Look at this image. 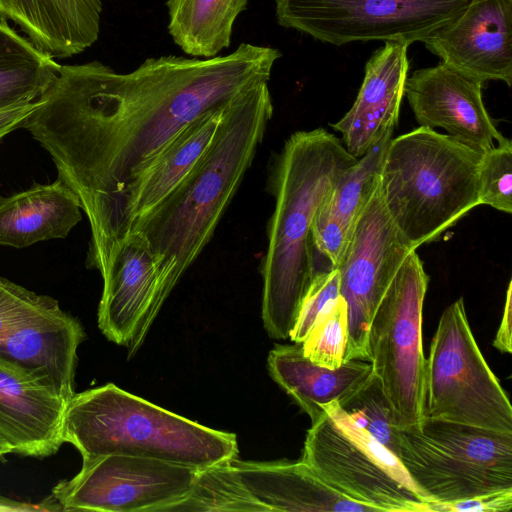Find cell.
Instances as JSON below:
<instances>
[{"label":"cell","instance_id":"cell-29","mask_svg":"<svg viewBox=\"0 0 512 512\" xmlns=\"http://www.w3.org/2000/svg\"><path fill=\"white\" fill-rule=\"evenodd\" d=\"M479 202L512 213V142L505 138L482 154L479 170Z\"/></svg>","mask_w":512,"mask_h":512},{"label":"cell","instance_id":"cell-4","mask_svg":"<svg viewBox=\"0 0 512 512\" xmlns=\"http://www.w3.org/2000/svg\"><path fill=\"white\" fill-rule=\"evenodd\" d=\"M62 441L83 460L127 455L209 468L238 454L235 434L191 421L112 383L75 393L67 402Z\"/></svg>","mask_w":512,"mask_h":512},{"label":"cell","instance_id":"cell-33","mask_svg":"<svg viewBox=\"0 0 512 512\" xmlns=\"http://www.w3.org/2000/svg\"><path fill=\"white\" fill-rule=\"evenodd\" d=\"M512 282L510 281L506 291L503 315L498 331L493 341V346L500 352H512Z\"/></svg>","mask_w":512,"mask_h":512},{"label":"cell","instance_id":"cell-11","mask_svg":"<svg viewBox=\"0 0 512 512\" xmlns=\"http://www.w3.org/2000/svg\"><path fill=\"white\" fill-rule=\"evenodd\" d=\"M78 319L50 296L0 277V361L51 388L67 402L75 394Z\"/></svg>","mask_w":512,"mask_h":512},{"label":"cell","instance_id":"cell-16","mask_svg":"<svg viewBox=\"0 0 512 512\" xmlns=\"http://www.w3.org/2000/svg\"><path fill=\"white\" fill-rule=\"evenodd\" d=\"M425 47L441 62L481 81L512 84V0H471Z\"/></svg>","mask_w":512,"mask_h":512},{"label":"cell","instance_id":"cell-31","mask_svg":"<svg viewBox=\"0 0 512 512\" xmlns=\"http://www.w3.org/2000/svg\"><path fill=\"white\" fill-rule=\"evenodd\" d=\"M511 509L512 489L457 501L433 502L426 506V512H508Z\"/></svg>","mask_w":512,"mask_h":512},{"label":"cell","instance_id":"cell-22","mask_svg":"<svg viewBox=\"0 0 512 512\" xmlns=\"http://www.w3.org/2000/svg\"><path fill=\"white\" fill-rule=\"evenodd\" d=\"M225 106L201 114L182 129L129 188L122 205L121 240L133 222L162 201L192 169L212 140Z\"/></svg>","mask_w":512,"mask_h":512},{"label":"cell","instance_id":"cell-19","mask_svg":"<svg viewBox=\"0 0 512 512\" xmlns=\"http://www.w3.org/2000/svg\"><path fill=\"white\" fill-rule=\"evenodd\" d=\"M66 404L51 388L0 361V440L9 453H56L63 444Z\"/></svg>","mask_w":512,"mask_h":512},{"label":"cell","instance_id":"cell-7","mask_svg":"<svg viewBox=\"0 0 512 512\" xmlns=\"http://www.w3.org/2000/svg\"><path fill=\"white\" fill-rule=\"evenodd\" d=\"M307 432L302 461L348 498L380 511L426 512L399 458L331 401Z\"/></svg>","mask_w":512,"mask_h":512},{"label":"cell","instance_id":"cell-13","mask_svg":"<svg viewBox=\"0 0 512 512\" xmlns=\"http://www.w3.org/2000/svg\"><path fill=\"white\" fill-rule=\"evenodd\" d=\"M391 220L378 184L354 226L336 268L339 294L348 315L344 362L368 359V332L373 314L401 264L413 251Z\"/></svg>","mask_w":512,"mask_h":512},{"label":"cell","instance_id":"cell-1","mask_svg":"<svg viewBox=\"0 0 512 512\" xmlns=\"http://www.w3.org/2000/svg\"><path fill=\"white\" fill-rule=\"evenodd\" d=\"M281 56L241 43L209 59L147 58L128 73L99 61L61 65L22 128L48 151L87 216L88 268L106 272L125 195L166 145L201 114L269 82Z\"/></svg>","mask_w":512,"mask_h":512},{"label":"cell","instance_id":"cell-5","mask_svg":"<svg viewBox=\"0 0 512 512\" xmlns=\"http://www.w3.org/2000/svg\"><path fill=\"white\" fill-rule=\"evenodd\" d=\"M482 154L422 126L390 140L379 188L391 220L412 249L438 240L480 204Z\"/></svg>","mask_w":512,"mask_h":512},{"label":"cell","instance_id":"cell-6","mask_svg":"<svg viewBox=\"0 0 512 512\" xmlns=\"http://www.w3.org/2000/svg\"><path fill=\"white\" fill-rule=\"evenodd\" d=\"M398 458L428 504L512 489V433L425 417L401 430Z\"/></svg>","mask_w":512,"mask_h":512},{"label":"cell","instance_id":"cell-10","mask_svg":"<svg viewBox=\"0 0 512 512\" xmlns=\"http://www.w3.org/2000/svg\"><path fill=\"white\" fill-rule=\"evenodd\" d=\"M471 0H275L277 23L335 46L423 42Z\"/></svg>","mask_w":512,"mask_h":512},{"label":"cell","instance_id":"cell-27","mask_svg":"<svg viewBox=\"0 0 512 512\" xmlns=\"http://www.w3.org/2000/svg\"><path fill=\"white\" fill-rule=\"evenodd\" d=\"M339 405L357 424L398 457L401 430L396 425L394 409L381 381L374 373Z\"/></svg>","mask_w":512,"mask_h":512},{"label":"cell","instance_id":"cell-30","mask_svg":"<svg viewBox=\"0 0 512 512\" xmlns=\"http://www.w3.org/2000/svg\"><path fill=\"white\" fill-rule=\"evenodd\" d=\"M339 288L337 269H326L315 275L289 337L294 343H301L305 339L319 315L340 295Z\"/></svg>","mask_w":512,"mask_h":512},{"label":"cell","instance_id":"cell-25","mask_svg":"<svg viewBox=\"0 0 512 512\" xmlns=\"http://www.w3.org/2000/svg\"><path fill=\"white\" fill-rule=\"evenodd\" d=\"M248 0H167L168 32L181 50L209 59L229 48L233 25Z\"/></svg>","mask_w":512,"mask_h":512},{"label":"cell","instance_id":"cell-17","mask_svg":"<svg viewBox=\"0 0 512 512\" xmlns=\"http://www.w3.org/2000/svg\"><path fill=\"white\" fill-rule=\"evenodd\" d=\"M224 467L253 511H380L335 490L302 460L262 463L235 457Z\"/></svg>","mask_w":512,"mask_h":512},{"label":"cell","instance_id":"cell-26","mask_svg":"<svg viewBox=\"0 0 512 512\" xmlns=\"http://www.w3.org/2000/svg\"><path fill=\"white\" fill-rule=\"evenodd\" d=\"M61 65L0 20V109L37 100Z\"/></svg>","mask_w":512,"mask_h":512},{"label":"cell","instance_id":"cell-15","mask_svg":"<svg viewBox=\"0 0 512 512\" xmlns=\"http://www.w3.org/2000/svg\"><path fill=\"white\" fill-rule=\"evenodd\" d=\"M483 83L440 62L408 76L404 96L420 126L442 128L449 136L484 153L505 137L484 105Z\"/></svg>","mask_w":512,"mask_h":512},{"label":"cell","instance_id":"cell-9","mask_svg":"<svg viewBox=\"0 0 512 512\" xmlns=\"http://www.w3.org/2000/svg\"><path fill=\"white\" fill-rule=\"evenodd\" d=\"M425 417L512 433V406L470 328L462 298L442 313L426 359Z\"/></svg>","mask_w":512,"mask_h":512},{"label":"cell","instance_id":"cell-28","mask_svg":"<svg viewBox=\"0 0 512 512\" xmlns=\"http://www.w3.org/2000/svg\"><path fill=\"white\" fill-rule=\"evenodd\" d=\"M347 341V305L339 295L319 315L301 346L311 362L335 369L345 363Z\"/></svg>","mask_w":512,"mask_h":512},{"label":"cell","instance_id":"cell-24","mask_svg":"<svg viewBox=\"0 0 512 512\" xmlns=\"http://www.w3.org/2000/svg\"><path fill=\"white\" fill-rule=\"evenodd\" d=\"M81 210L75 194L58 179L0 196V245L24 248L65 238L81 221Z\"/></svg>","mask_w":512,"mask_h":512},{"label":"cell","instance_id":"cell-23","mask_svg":"<svg viewBox=\"0 0 512 512\" xmlns=\"http://www.w3.org/2000/svg\"><path fill=\"white\" fill-rule=\"evenodd\" d=\"M267 362L273 380L310 417L311 423L322 414L324 404H341L373 373L368 359H352L335 369L317 365L304 355L301 343L275 346Z\"/></svg>","mask_w":512,"mask_h":512},{"label":"cell","instance_id":"cell-32","mask_svg":"<svg viewBox=\"0 0 512 512\" xmlns=\"http://www.w3.org/2000/svg\"><path fill=\"white\" fill-rule=\"evenodd\" d=\"M39 100L0 109V141L10 132L22 128L25 120L37 108Z\"/></svg>","mask_w":512,"mask_h":512},{"label":"cell","instance_id":"cell-20","mask_svg":"<svg viewBox=\"0 0 512 512\" xmlns=\"http://www.w3.org/2000/svg\"><path fill=\"white\" fill-rule=\"evenodd\" d=\"M102 9V0H0V20L13 22L52 58L64 59L98 40Z\"/></svg>","mask_w":512,"mask_h":512},{"label":"cell","instance_id":"cell-34","mask_svg":"<svg viewBox=\"0 0 512 512\" xmlns=\"http://www.w3.org/2000/svg\"><path fill=\"white\" fill-rule=\"evenodd\" d=\"M9 453L8 448L6 445L0 440V458L4 456L5 454Z\"/></svg>","mask_w":512,"mask_h":512},{"label":"cell","instance_id":"cell-12","mask_svg":"<svg viewBox=\"0 0 512 512\" xmlns=\"http://www.w3.org/2000/svg\"><path fill=\"white\" fill-rule=\"evenodd\" d=\"M202 469L148 457L107 455L83 460L73 478L53 488L51 499L65 511H170L190 494Z\"/></svg>","mask_w":512,"mask_h":512},{"label":"cell","instance_id":"cell-8","mask_svg":"<svg viewBox=\"0 0 512 512\" xmlns=\"http://www.w3.org/2000/svg\"><path fill=\"white\" fill-rule=\"evenodd\" d=\"M428 283L429 276L413 250L390 282L369 326V360L400 430L416 426L425 418L422 319Z\"/></svg>","mask_w":512,"mask_h":512},{"label":"cell","instance_id":"cell-21","mask_svg":"<svg viewBox=\"0 0 512 512\" xmlns=\"http://www.w3.org/2000/svg\"><path fill=\"white\" fill-rule=\"evenodd\" d=\"M394 129L386 130L345 170L315 215L312 225L315 252L324 256L331 268L340 264L357 219L378 184L383 157Z\"/></svg>","mask_w":512,"mask_h":512},{"label":"cell","instance_id":"cell-14","mask_svg":"<svg viewBox=\"0 0 512 512\" xmlns=\"http://www.w3.org/2000/svg\"><path fill=\"white\" fill-rule=\"evenodd\" d=\"M102 279L98 326L133 355L165 302L158 259L140 234L130 232L118 243Z\"/></svg>","mask_w":512,"mask_h":512},{"label":"cell","instance_id":"cell-2","mask_svg":"<svg viewBox=\"0 0 512 512\" xmlns=\"http://www.w3.org/2000/svg\"><path fill=\"white\" fill-rule=\"evenodd\" d=\"M272 114L268 82L235 95L224 107L212 140L188 174L133 222L129 233L140 234L158 259L164 300L213 236L252 163Z\"/></svg>","mask_w":512,"mask_h":512},{"label":"cell","instance_id":"cell-18","mask_svg":"<svg viewBox=\"0 0 512 512\" xmlns=\"http://www.w3.org/2000/svg\"><path fill=\"white\" fill-rule=\"evenodd\" d=\"M408 44L385 42L365 66V75L357 98L333 129L355 158L362 157L383 135L397 126L408 78Z\"/></svg>","mask_w":512,"mask_h":512},{"label":"cell","instance_id":"cell-3","mask_svg":"<svg viewBox=\"0 0 512 512\" xmlns=\"http://www.w3.org/2000/svg\"><path fill=\"white\" fill-rule=\"evenodd\" d=\"M342 141L324 128L293 133L276 162L275 209L262 263V319L269 336L287 339L317 273L312 225L339 177L353 165Z\"/></svg>","mask_w":512,"mask_h":512}]
</instances>
